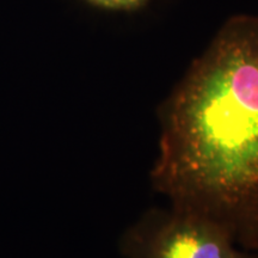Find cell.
<instances>
[{
	"mask_svg": "<svg viewBox=\"0 0 258 258\" xmlns=\"http://www.w3.org/2000/svg\"><path fill=\"white\" fill-rule=\"evenodd\" d=\"M158 117L154 190L258 251V16L226 22Z\"/></svg>",
	"mask_w": 258,
	"mask_h": 258,
	"instance_id": "obj_1",
	"label": "cell"
},
{
	"mask_svg": "<svg viewBox=\"0 0 258 258\" xmlns=\"http://www.w3.org/2000/svg\"><path fill=\"white\" fill-rule=\"evenodd\" d=\"M124 258H258L237 247L224 226L205 215L173 207L150 208L120 239Z\"/></svg>",
	"mask_w": 258,
	"mask_h": 258,
	"instance_id": "obj_2",
	"label": "cell"
},
{
	"mask_svg": "<svg viewBox=\"0 0 258 258\" xmlns=\"http://www.w3.org/2000/svg\"><path fill=\"white\" fill-rule=\"evenodd\" d=\"M93 5L112 10H134L146 4L147 0H88Z\"/></svg>",
	"mask_w": 258,
	"mask_h": 258,
	"instance_id": "obj_3",
	"label": "cell"
}]
</instances>
